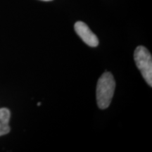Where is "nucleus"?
Returning a JSON list of instances; mask_svg holds the SVG:
<instances>
[{"mask_svg":"<svg viewBox=\"0 0 152 152\" xmlns=\"http://www.w3.org/2000/svg\"><path fill=\"white\" fill-rule=\"evenodd\" d=\"M115 89V81L110 72L106 71L99 78L96 85V102L100 109H106L111 103Z\"/></svg>","mask_w":152,"mask_h":152,"instance_id":"nucleus-1","label":"nucleus"},{"mask_svg":"<svg viewBox=\"0 0 152 152\" xmlns=\"http://www.w3.org/2000/svg\"><path fill=\"white\" fill-rule=\"evenodd\" d=\"M136 66L147 83L152 86V56L149 51L143 46L137 47L134 52Z\"/></svg>","mask_w":152,"mask_h":152,"instance_id":"nucleus-2","label":"nucleus"},{"mask_svg":"<svg viewBox=\"0 0 152 152\" xmlns=\"http://www.w3.org/2000/svg\"><path fill=\"white\" fill-rule=\"evenodd\" d=\"M74 28H75V33L86 45L91 47H96L98 46V37L90 29L86 23L82 21H77L75 23Z\"/></svg>","mask_w":152,"mask_h":152,"instance_id":"nucleus-3","label":"nucleus"},{"mask_svg":"<svg viewBox=\"0 0 152 152\" xmlns=\"http://www.w3.org/2000/svg\"><path fill=\"white\" fill-rule=\"evenodd\" d=\"M11 118V112L7 108L0 109V137L7 134L10 132L9 123Z\"/></svg>","mask_w":152,"mask_h":152,"instance_id":"nucleus-4","label":"nucleus"},{"mask_svg":"<svg viewBox=\"0 0 152 152\" xmlns=\"http://www.w3.org/2000/svg\"><path fill=\"white\" fill-rule=\"evenodd\" d=\"M41 1H52V0H41Z\"/></svg>","mask_w":152,"mask_h":152,"instance_id":"nucleus-5","label":"nucleus"},{"mask_svg":"<svg viewBox=\"0 0 152 152\" xmlns=\"http://www.w3.org/2000/svg\"><path fill=\"white\" fill-rule=\"evenodd\" d=\"M40 104H41V103H40V102H39V103H38V104H37V106H40Z\"/></svg>","mask_w":152,"mask_h":152,"instance_id":"nucleus-6","label":"nucleus"}]
</instances>
